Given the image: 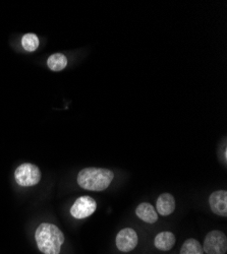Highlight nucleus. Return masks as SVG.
Listing matches in <instances>:
<instances>
[{
    "label": "nucleus",
    "mask_w": 227,
    "mask_h": 254,
    "mask_svg": "<svg viewBox=\"0 0 227 254\" xmlns=\"http://www.w3.org/2000/svg\"><path fill=\"white\" fill-rule=\"evenodd\" d=\"M35 239L39 250L43 254H59L65 242L64 233L50 223H42L37 228Z\"/></svg>",
    "instance_id": "1"
},
{
    "label": "nucleus",
    "mask_w": 227,
    "mask_h": 254,
    "mask_svg": "<svg viewBox=\"0 0 227 254\" xmlns=\"http://www.w3.org/2000/svg\"><path fill=\"white\" fill-rule=\"evenodd\" d=\"M114 178V173L109 169L85 168L77 175V184L90 191H103L109 187Z\"/></svg>",
    "instance_id": "2"
},
{
    "label": "nucleus",
    "mask_w": 227,
    "mask_h": 254,
    "mask_svg": "<svg viewBox=\"0 0 227 254\" xmlns=\"http://www.w3.org/2000/svg\"><path fill=\"white\" fill-rule=\"evenodd\" d=\"M42 177L40 169L30 163H25L18 166L14 172V178L19 186L30 187L38 184Z\"/></svg>",
    "instance_id": "3"
},
{
    "label": "nucleus",
    "mask_w": 227,
    "mask_h": 254,
    "mask_svg": "<svg viewBox=\"0 0 227 254\" xmlns=\"http://www.w3.org/2000/svg\"><path fill=\"white\" fill-rule=\"evenodd\" d=\"M203 250L207 254H225L227 251L226 235L218 230L209 232L205 237Z\"/></svg>",
    "instance_id": "4"
},
{
    "label": "nucleus",
    "mask_w": 227,
    "mask_h": 254,
    "mask_svg": "<svg viewBox=\"0 0 227 254\" xmlns=\"http://www.w3.org/2000/svg\"><path fill=\"white\" fill-rule=\"evenodd\" d=\"M97 209L96 200L88 195L78 197L71 207V215L77 219L82 220L92 216Z\"/></svg>",
    "instance_id": "5"
},
{
    "label": "nucleus",
    "mask_w": 227,
    "mask_h": 254,
    "mask_svg": "<svg viewBox=\"0 0 227 254\" xmlns=\"http://www.w3.org/2000/svg\"><path fill=\"white\" fill-rule=\"evenodd\" d=\"M139 242L137 232L132 228L122 229L118 232L115 239L116 247L121 252H130L134 250Z\"/></svg>",
    "instance_id": "6"
},
{
    "label": "nucleus",
    "mask_w": 227,
    "mask_h": 254,
    "mask_svg": "<svg viewBox=\"0 0 227 254\" xmlns=\"http://www.w3.org/2000/svg\"><path fill=\"white\" fill-rule=\"evenodd\" d=\"M209 204L211 210L215 215L227 216V191L226 190H217L209 197Z\"/></svg>",
    "instance_id": "7"
},
{
    "label": "nucleus",
    "mask_w": 227,
    "mask_h": 254,
    "mask_svg": "<svg viewBox=\"0 0 227 254\" xmlns=\"http://www.w3.org/2000/svg\"><path fill=\"white\" fill-rule=\"evenodd\" d=\"M156 208L159 215L165 217L171 215L175 209V199L170 193L161 194L156 201Z\"/></svg>",
    "instance_id": "8"
},
{
    "label": "nucleus",
    "mask_w": 227,
    "mask_h": 254,
    "mask_svg": "<svg viewBox=\"0 0 227 254\" xmlns=\"http://www.w3.org/2000/svg\"><path fill=\"white\" fill-rule=\"evenodd\" d=\"M136 215L142 221L148 224H154L158 221V215L155 207L148 202H143L139 204L136 209Z\"/></svg>",
    "instance_id": "9"
},
{
    "label": "nucleus",
    "mask_w": 227,
    "mask_h": 254,
    "mask_svg": "<svg viewBox=\"0 0 227 254\" xmlns=\"http://www.w3.org/2000/svg\"><path fill=\"white\" fill-rule=\"evenodd\" d=\"M176 239L172 232L163 231L155 237V247L161 251H168L175 245Z\"/></svg>",
    "instance_id": "10"
},
{
    "label": "nucleus",
    "mask_w": 227,
    "mask_h": 254,
    "mask_svg": "<svg viewBox=\"0 0 227 254\" xmlns=\"http://www.w3.org/2000/svg\"><path fill=\"white\" fill-rule=\"evenodd\" d=\"M47 65L53 71H60L67 67L68 58L63 53L52 54L47 60Z\"/></svg>",
    "instance_id": "11"
},
{
    "label": "nucleus",
    "mask_w": 227,
    "mask_h": 254,
    "mask_svg": "<svg viewBox=\"0 0 227 254\" xmlns=\"http://www.w3.org/2000/svg\"><path fill=\"white\" fill-rule=\"evenodd\" d=\"M180 254H205L202 245L196 239L185 240L181 246Z\"/></svg>",
    "instance_id": "12"
},
{
    "label": "nucleus",
    "mask_w": 227,
    "mask_h": 254,
    "mask_svg": "<svg viewBox=\"0 0 227 254\" xmlns=\"http://www.w3.org/2000/svg\"><path fill=\"white\" fill-rule=\"evenodd\" d=\"M22 45L28 52H34L39 47V38L35 34H26L22 38Z\"/></svg>",
    "instance_id": "13"
}]
</instances>
